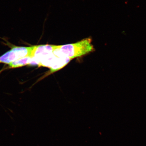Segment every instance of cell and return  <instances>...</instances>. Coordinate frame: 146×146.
<instances>
[{"mask_svg":"<svg viewBox=\"0 0 146 146\" xmlns=\"http://www.w3.org/2000/svg\"><path fill=\"white\" fill-rule=\"evenodd\" d=\"M92 42L91 38H86L75 43L58 45V48L64 56L72 60L94 52Z\"/></svg>","mask_w":146,"mask_h":146,"instance_id":"obj_1","label":"cell"},{"mask_svg":"<svg viewBox=\"0 0 146 146\" xmlns=\"http://www.w3.org/2000/svg\"><path fill=\"white\" fill-rule=\"evenodd\" d=\"M9 67L11 68H19L27 65L36 66L33 58L31 56H27L21 58L17 61L13 62L9 64Z\"/></svg>","mask_w":146,"mask_h":146,"instance_id":"obj_4","label":"cell"},{"mask_svg":"<svg viewBox=\"0 0 146 146\" xmlns=\"http://www.w3.org/2000/svg\"><path fill=\"white\" fill-rule=\"evenodd\" d=\"M33 46H14L10 50L0 56V63L9 64L27 56L32 57Z\"/></svg>","mask_w":146,"mask_h":146,"instance_id":"obj_3","label":"cell"},{"mask_svg":"<svg viewBox=\"0 0 146 146\" xmlns=\"http://www.w3.org/2000/svg\"><path fill=\"white\" fill-rule=\"evenodd\" d=\"M57 45L45 44L33 46L32 57L38 66L50 68L55 56Z\"/></svg>","mask_w":146,"mask_h":146,"instance_id":"obj_2","label":"cell"}]
</instances>
